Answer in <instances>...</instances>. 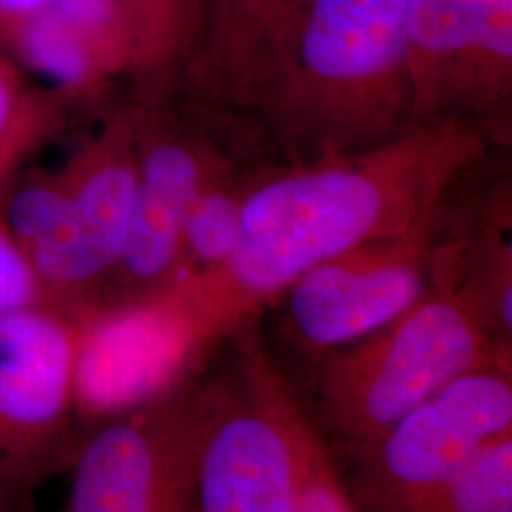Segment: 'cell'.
Segmentation results:
<instances>
[{
	"mask_svg": "<svg viewBox=\"0 0 512 512\" xmlns=\"http://www.w3.org/2000/svg\"><path fill=\"white\" fill-rule=\"evenodd\" d=\"M482 145L469 122L418 126L245 190L232 255L213 272L186 274L213 338L241 327L313 266L429 228L440 198Z\"/></svg>",
	"mask_w": 512,
	"mask_h": 512,
	"instance_id": "cell-1",
	"label": "cell"
},
{
	"mask_svg": "<svg viewBox=\"0 0 512 512\" xmlns=\"http://www.w3.org/2000/svg\"><path fill=\"white\" fill-rule=\"evenodd\" d=\"M412 0H304L256 95L296 165L351 156L410 129Z\"/></svg>",
	"mask_w": 512,
	"mask_h": 512,
	"instance_id": "cell-2",
	"label": "cell"
},
{
	"mask_svg": "<svg viewBox=\"0 0 512 512\" xmlns=\"http://www.w3.org/2000/svg\"><path fill=\"white\" fill-rule=\"evenodd\" d=\"M501 359L511 348L495 340L469 293L435 285L389 325L323 355L308 414L349 456L459 374Z\"/></svg>",
	"mask_w": 512,
	"mask_h": 512,
	"instance_id": "cell-3",
	"label": "cell"
},
{
	"mask_svg": "<svg viewBox=\"0 0 512 512\" xmlns=\"http://www.w3.org/2000/svg\"><path fill=\"white\" fill-rule=\"evenodd\" d=\"M283 372L247 349L238 372L198 385L192 512H302Z\"/></svg>",
	"mask_w": 512,
	"mask_h": 512,
	"instance_id": "cell-4",
	"label": "cell"
},
{
	"mask_svg": "<svg viewBox=\"0 0 512 512\" xmlns=\"http://www.w3.org/2000/svg\"><path fill=\"white\" fill-rule=\"evenodd\" d=\"M512 433L511 359L476 366L349 454L359 512H408L490 442Z\"/></svg>",
	"mask_w": 512,
	"mask_h": 512,
	"instance_id": "cell-5",
	"label": "cell"
},
{
	"mask_svg": "<svg viewBox=\"0 0 512 512\" xmlns=\"http://www.w3.org/2000/svg\"><path fill=\"white\" fill-rule=\"evenodd\" d=\"M76 353L74 317L44 306L0 315V501H31L67 471L86 427Z\"/></svg>",
	"mask_w": 512,
	"mask_h": 512,
	"instance_id": "cell-6",
	"label": "cell"
},
{
	"mask_svg": "<svg viewBox=\"0 0 512 512\" xmlns=\"http://www.w3.org/2000/svg\"><path fill=\"white\" fill-rule=\"evenodd\" d=\"M198 385L88 423L63 512H192Z\"/></svg>",
	"mask_w": 512,
	"mask_h": 512,
	"instance_id": "cell-7",
	"label": "cell"
},
{
	"mask_svg": "<svg viewBox=\"0 0 512 512\" xmlns=\"http://www.w3.org/2000/svg\"><path fill=\"white\" fill-rule=\"evenodd\" d=\"M76 323V403L88 423L183 384L188 361L213 342L184 275L147 298L84 311Z\"/></svg>",
	"mask_w": 512,
	"mask_h": 512,
	"instance_id": "cell-8",
	"label": "cell"
},
{
	"mask_svg": "<svg viewBox=\"0 0 512 512\" xmlns=\"http://www.w3.org/2000/svg\"><path fill=\"white\" fill-rule=\"evenodd\" d=\"M416 126L467 122L509 99L511 0H412Z\"/></svg>",
	"mask_w": 512,
	"mask_h": 512,
	"instance_id": "cell-9",
	"label": "cell"
},
{
	"mask_svg": "<svg viewBox=\"0 0 512 512\" xmlns=\"http://www.w3.org/2000/svg\"><path fill=\"white\" fill-rule=\"evenodd\" d=\"M431 226L329 258L285 291L287 325L315 353L346 348L395 321L429 291Z\"/></svg>",
	"mask_w": 512,
	"mask_h": 512,
	"instance_id": "cell-10",
	"label": "cell"
},
{
	"mask_svg": "<svg viewBox=\"0 0 512 512\" xmlns=\"http://www.w3.org/2000/svg\"><path fill=\"white\" fill-rule=\"evenodd\" d=\"M137 194V158L103 143L67 186V209L54 230L23 249L42 306L65 315L95 308V294L124 251Z\"/></svg>",
	"mask_w": 512,
	"mask_h": 512,
	"instance_id": "cell-11",
	"label": "cell"
},
{
	"mask_svg": "<svg viewBox=\"0 0 512 512\" xmlns=\"http://www.w3.org/2000/svg\"><path fill=\"white\" fill-rule=\"evenodd\" d=\"M215 169L184 137L158 135L143 145L128 238L114 270L124 294L114 304L160 293L184 274V213Z\"/></svg>",
	"mask_w": 512,
	"mask_h": 512,
	"instance_id": "cell-12",
	"label": "cell"
},
{
	"mask_svg": "<svg viewBox=\"0 0 512 512\" xmlns=\"http://www.w3.org/2000/svg\"><path fill=\"white\" fill-rule=\"evenodd\" d=\"M304 0H211L200 52L190 67L211 92L253 107Z\"/></svg>",
	"mask_w": 512,
	"mask_h": 512,
	"instance_id": "cell-13",
	"label": "cell"
},
{
	"mask_svg": "<svg viewBox=\"0 0 512 512\" xmlns=\"http://www.w3.org/2000/svg\"><path fill=\"white\" fill-rule=\"evenodd\" d=\"M131 46V69L167 76L200 52L211 0H118Z\"/></svg>",
	"mask_w": 512,
	"mask_h": 512,
	"instance_id": "cell-14",
	"label": "cell"
},
{
	"mask_svg": "<svg viewBox=\"0 0 512 512\" xmlns=\"http://www.w3.org/2000/svg\"><path fill=\"white\" fill-rule=\"evenodd\" d=\"M10 31L27 65L54 84L80 88L109 71L92 42L50 8L14 23Z\"/></svg>",
	"mask_w": 512,
	"mask_h": 512,
	"instance_id": "cell-15",
	"label": "cell"
},
{
	"mask_svg": "<svg viewBox=\"0 0 512 512\" xmlns=\"http://www.w3.org/2000/svg\"><path fill=\"white\" fill-rule=\"evenodd\" d=\"M243 194L215 169L192 198L183 220L184 274H207L232 255Z\"/></svg>",
	"mask_w": 512,
	"mask_h": 512,
	"instance_id": "cell-16",
	"label": "cell"
},
{
	"mask_svg": "<svg viewBox=\"0 0 512 512\" xmlns=\"http://www.w3.org/2000/svg\"><path fill=\"white\" fill-rule=\"evenodd\" d=\"M281 408L298 459L302 512H359L346 490L332 448L287 378L281 384Z\"/></svg>",
	"mask_w": 512,
	"mask_h": 512,
	"instance_id": "cell-17",
	"label": "cell"
},
{
	"mask_svg": "<svg viewBox=\"0 0 512 512\" xmlns=\"http://www.w3.org/2000/svg\"><path fill=\"white\" fill-rule=\"evenodd\" d=\"M408 512H512V433L482 448Z\"/></svg>",
	"mask_w": 512,
	"mask_h": 512,
	"instance_id": "cell-18",
	"label": "cell"
},
{
	"mask_svg": "<svg viewBox=\"0 0 512 512\" xmlns=\"http://www.w3.org/2000/svg\"><path fill=\"white\" fill-rule=\"evenodd\" d=\"M42 306L35 272L8 230L0 228V315Z\"/></svg>",
	"mask_w": 512,
	"mask_h": 512,
	"instance_id": "cell-19",
	"label": "cell"
},
{
	"mask_svg": "<svg viewBox=\"0 0 512 512\" xmlns=\"http://www.w3.org/2000/svg\"><path fill=\"white\" fill-rule=\"evenodd\" d=\"M25 122L27 116L23 112L16 86L10 74L0 67V162L18 145Z\"/></svg>",
	"mask_w": 512,
	"mask_h": 512,
	"instance_id": "cell-20",
	"label": "cell"
},
{
	"mask_svg": "<svg viewBox=\"0 0 512 512\" xmlns=\"http://www.w3.org/2000/svg\"><path fill=\"white\" fill-rule=\"evenodd\" d=\"M52 0H0V21L12 27L21 19L42 12L50 6Z\"/></svg>",
	"mask_w": 512,
	"mask_h": 512,
	"instance_id": "cell-21",
	"label": "cell"
},
{
	"mask_svg": "<svg viewBox=\"0 0 512 512\" xmlns=\"http://www.w3.org/2000/svg\"><path fill=\"white\" fill-rule=\"evenodd\" d=\"M0 512H38L35 501H0Z\"/></svg>",
	"mask_w": 512,
	"mask_h": 512,
	"instance_id": "cell-22",
	"label": "cell"
}]
</instances>
